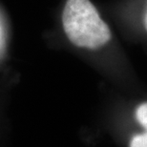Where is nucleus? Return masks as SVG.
I'll use <instances>...</instances> for the list:
<instances>
[{
    "mask_svg": "<svg viewBox=\"0 0 147 147\" xmlns=\"http://www.w3.org/2000/svg\"><path fill=\"white\" fill-rule=\"evenodd\" d=\"M63 30L76 47L98 50L111 40V31L90 0H67L62 13Z\"/></svg>",
    "mask_w": 147,
    "mask_h": 147,
    "instance_id": "nucleus-1",
    "label": "nucleus"
},
{
    "mask_svg": "<svg viewBox=\"0 0 147 147\" xmlns=\"http://www.w3.org/2000/svg\"><path fill=\"white\" fill-rule=\"evenodd\" d=\"M137 119L140 124L146 130L145 133L147 134V102L140 107L137 113Z\"/></svg>",
    "mask_w": 147,
    "mask_h": 147,
    "instance_id": "nucleus-2",
    "label": "nucleus"
},
{
    "mask_svg": "<svg viewBox=\"0 0 147 147\" xmlns=\"http://www.w3.org/2000/svg\"><path fill=\"white\" fill-rule=\"evenodd\" d=\"M130 147H147V134H140L135 136L131 140Z\"/></svg>",
    "mask_w": 147,
    "mask_h": 147,
    "instance_id": "nucleus-3",
    "label": "nucleus"
},
{
    "mask_svg": "<svg viewBox=\"0 0 147 147\" xmlns=\"http://www.w3.org/2000/svg\"><path fill=\"white\" fill-rule=\"evenodd\" d=\"M2 41H3V32H2V26L0 23V48L2 46Z\"/></svg>",
    "mask_w": 147,
    "mask_h": 147,
    "instance_id": "nucleus-4",
    "label": "nucleus"
},
{
    "mask_svg": "<svg viewBox=\"0 0 147 147\" xmlns=\"http://www.w3.org/2000/svg\"><path fill=\"white\" fill-rule=\"evenodd\" d=\"M144 26H145V29H146V31H147V11H146V14H145V16H144Z\"/></svg>",
    "mask_w": 147,
    "mask_h": 147,
    "instance_id": "nucleus-5",
    "label": "nucleus"
}]
</instances>
